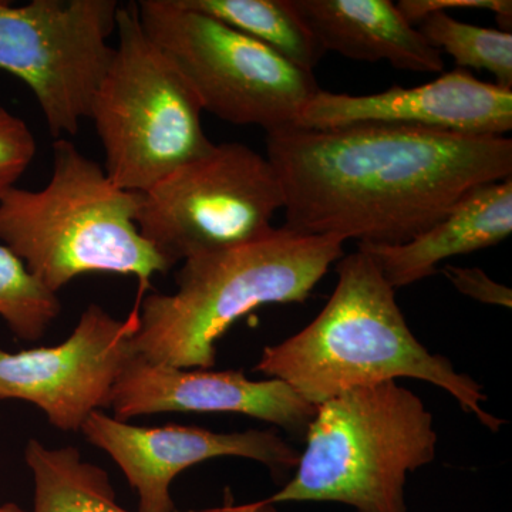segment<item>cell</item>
<instances>
[{
	"label": "cell",
	"instance_id": "19",
	"mask_svg": "<svg viewBox=\"0 0 512 512\" xmlns=\"http://www.w3.org/2000/svg\"><path fill=\"white\" fill-rule=\"evenodd\" d=\"M62 313V303L25 264L0 244V318L25 342H37Z\"/></svg>",
	"mask_w": 512,
	"mask_h": 512
},
{
	"label": "cell",
	"instance_id": "13",
	"mask_svg": "<svg viewBox=\"0 0 512 512\" xmlns=\"http://www.w3.org/2000/svg\"><path fill=\"white\" fill-rule=\"evenodd\" d=\"M356 124L504 136L512 130V89L481 82L464 69L443 73L421 86H393L366 96L320 89L303 107L295 127L329 130Z\"/></svg>",
	"mask_w": 512,
	"mask_h": 512
},
{
	"label": "cell",
	"instance_id": "20",
	"mask_svg": "<svg viewBox=\"0 0 512 512\" xmlns=\"http://www.w3.org/2000/svg\"><path fill=\"white\" fill-rule=\"evenodd\" d=\"M36 150V138L26 121L0 106V197L16 187Z\"/></svg>",
	"mask_w": 512,
	"mask_h": 512
},
{
	"label": "cell",
	"instance_id": "23",
	"mask_svg": "<svg viewBox=\"0 0 512 512\" xmlns=\"http://www.w3.org/2000/svg\"><path fill=\"white\" fill-rule=\"evenodd\" d=\"M210 512H278L276 511L275 504H272L271 501L264 500L258 501V503H251L245 505H235L232 503V498L229 497V491H227V500H225V504L222 507L217 508V510H212Z\"/></svg>",
	"mask_w": 512,
	"mask_h": 512
},
{
	"label": "cell",
	"instance_id": "10",
	"mask_svg": "<svg viewBox=\"0 0 512 512\" xmlns=\"http://www.w3.org/2000/svg\"><path fill=\"white\" fill-rule=\"evenodd\" d=\"M138 305L119 320L92 303L59 345L19 353L0 349V399L39 407L57 430H82L90 414L110 407L114 384L136 353L131 340Z\"/></svg>",
	"mask_w": 512,
	"mask_h": 512
},
{
	"label": "cell",
	"instance_id": "11",
	"mask_svg": "<svg viewBox=\"0 0 512 512\" xmlns=\"http://www.w3.org/2000/svg\"><path fill=\"white\" fill-rule=\"evenodd\" d=\"M80 431L123 471L137 493L138 512H174V478L211 458H248L272 470L296 468L299 461V451L274 430L215 433L180 424L131 426L97 410Z\"/></svg>",
	"mask_w": 512,
	"mask_h": 512
},
{
	"label": "cell",
	"instance_id": "25",
	"mask_svg": "<svg viewBox=\"0 0 512 512\" xmlns=\"http://www.w3.org/2000/svg\"><path fill=\"white\" fill-rule=\"evenodd\" d=\"M0 512H6V505H3V507H0Z\"/></svg>",
	"mask_w": 512,
	"mask_h": 512
},
{
	"label": "cell",
	"instance_id": "1",
	"mask_svg": "<svg viewBox=\"0 0 512 512\" xmlns=\"http://www.w3.org/2000/svg\"><path fill=\"white\" fill-rule=\"evenodd\" d=\"M285 228L399 245L481 185L512 177V140L394 124L266 133Z\"/></svg>",
	"mask_w": 512,
	"mask_h": 512
},
{
	"label": "cell",
	"instance_id": "2",
	"mask_svg": "<svg viewBox=\"0 0 512 512\" xmlns=\"http://www.w3.org/2000/svg\"><path fill=\"white\" fill-rule=\"evenodd\" d=\"M336 272L338 285L325 308L301 332L266 346L255 370L282 380L315 407L356 387L423 380L450 393L488 429L500 430L504 420L481 406L483 386L421 345L397 305L396 289L366 252L343 255Z\"/></svg>",
	"mask_w": 512,
	"mask_h": 512
},
{
	"label": "cell",
	"instance_id": "9",
	"mask_svg": "<svg viewBox=\"0 0 512 512\" xmlns=\"http://www.w3.org/2000/svg\"><path fill=\"white\" fill-rule=\"evenodd\" d=\"M117 0H0V70L32 90L50 134H77L113 59Z\"/></svg>",
	"mask_w": 512,
	"mask_h": 512
},
{
	"label": "cell",
	"instance_id": "7",
	"mask_svg": "<svg viewBox=\"0 0 512 512\" xmlns=\"http://www.w3.org/2000/svg\"><path fill=\"white\" fill-rule=\"evenodd\" d=\"M136 5L144 32L190 83L202 110L222 121L266 133L295 127L320 92L315 74L184 0Z\"/></svg>",
	"mask_w": 512,
	"mask_h": 512
},
{
	"label": "cell",
	"instance_id": "4",
	"mask_svg": "<svg viewBox=\"0 0 512 512\" xmlns=\"http://www.w3.org/2000/svg\"><path fill=\"white\" fill-rule=\"evenodd\" d=\"M138 207V192L117 187L103 165L59 138L46 187L0 197V242L53 293L86 274L134 276L144 289L173 265L141 235Z\"/></svg>",
	"mask_w": 512,
	"mask_h": 512
},
{
	"label": "cell",
	"instance_id": "12",
	"mask_svg": "<svg viewBox=\"0 0 512 512\" xmlns=\"http://www.w3.org/2000/svg\"><path fill=\"white\" fill-rule=\"evenodd\" d=\"M114 419L158 413H235L305 436L316 407L279 379L251 380L239 370L180 369L134 353L111 393Z\"/></svg>",
	"mask_w": 512,
	"mask_h": 512
},
{
	"label": "cell",
	"instance_id": "22",
	"mask_svg": "<svg viewBox=\"0 0 512 512\" xmlns=\"http://www.w3.org/2000/svg\"><path fill=\"white\" fill-rule=\"evenodd\" d=\"M397 8L404 18L416 26L431 12H446L447 9H483L495 13L498 22L511 28L512 3L510 0H402Z\"/></svg>",
	"mask_w": 512,
	"mask_h": 512
},
{
	"label": "cell",
	"instance_id": "15",
	"mask_svg": "<svg viewBox=\"0 0 512 512\" xmlns=\"http://www.w3.org/2000/svg\"><path fill=\"white\" fill-rule=\"evenodd\" d=\"M323 52L400 70L440 73L444 60L390 0H293Z\"/></svg>",
	"mask_w": 512,
	"mask_h": 512
},
{
	"label": "cell",
	"instance_id": "18",
	"mask_svg": "<svg viewBox=\"0 0 512 512\" xmlns=\"http://www.w3.org/2000/svg\"><path fill=\"white\" fill-rule=\"evenodd\" d=\"M426 42L453 57L460 69L490 72L498 86L512 89V35L507 30L481 28L431 12L417 23Z\"/></svg>",
	"mask_w": 512,
	"mask_h": 512
},
{
	"label": "cell",
	"instance_id": "5",
	"mask_svg": "<svg viewBox=\"0 0 512 512\" xmlns=\"http://www.w3.org/2000/svg\"><path fill=\"white\" fill-rule=\"evenodd\" d=\"M433 414L396 382L356 387L316 406L292 480L268 498L407 512V476L433 463Z\"/></svg>",
	"mask_w": 512,
	"mask_h": 512
},
{
	"label": "cell",
	"instance_id": "21",
	"mask_svg": "<svg viewBox=\"0 0 512 512\" xmlns=\"http://www.w3.org/2000/svg\"><path fill=\"white\" fill-rule=\"evenodd\" d=\"M443 274L454 288L468 298L476 299L487 305L503 306L511 308L512 291L507 286L498 284L494 279L485 274L480 268H458L448 265L443 269Z\"/></svg>",
	"mask_w": 512,
	"mask_h": 512
},
{
	"label": "cell",
	"instance_id": "16",
	"mask_svg": "<svg viewBox=\"0 0 512 512\" xmlns=\"http://www.w3.org/2000/svg\"><path fill=\"white\" fill-rule=\"evenodd\" d=\"M25 460L35 483L30 512H130L117 503L107 471L84 461L76 447L47 448L32 439Z\"/></svg>",
	"mask_w": 512,
	"mask_h": 512
},
{
	"label": "cell",
	"instance_id": "24",
	"mask_svg": "<svg viewBox=\"0 0 512 512\" xmlns=\"http://www.w3.org/2000/svg\"><path fill=\"white\" fill-rule=\"evenodd\" d=\"M6 512H30L22 510L19 505L16 504H6Z\"/></svg>",
	"mask_w": 512,
	"mask_h": 512
},
{
	"label": "cell",
	"instance_id": "3",
	"mask_svg": "<svg viewBox=\"0 0 512 512\" xmlns=\"http://www.w3.org/2000/svg\"><path fill=\"white\" fill-rule=\"evenodd\" d=\"M345 241L285 227L239 247L187 259L177 291L150 293L138 305L136 355L180 369H211L217 342L237 320L265 305L303 303Z\"/></svg>",
	"mask_w": 512,
	"mask_h": 512
},
{
	"label": "cell",
	"instance_id": "17",
	"mask_svg": "<svg viewBox=\"0 0 512 512\" xmlns=\"http://www.w3.org/2000/svg\"><path fill=\"white\" fill-rule=\"evenodd\" d=\"M184 3L271 47L306 72L313 73L326 55L293 0H184Z\"/></svg>",
	"mask_w": 512,
	"mask_h": 512
},
{
	"label": "cell",
	"instance_id": "8",
	"mask_svg": "<svg viewBox=\"0 0 512 512\" xmlns=\"http://www.w3.org/2000/svg\"><path fill=\"white\" fill-rule=\"evenodd\" d=\"M279 210L284 192L268 158L222 143L141 192L137 227L174 266L264 237Z\"/></svg>",
	"mask_w": 512,
	"mask_h": 512
},
{
	"label": "cell",
	"instance_id": "14",
	"mask_svg": "<svg viewBox=\"0 0 512 512\" xmlns=\"http://www.w3.org/2000/svg\"><path fill=\"white\" fill-rule=\"evenodd\" d=\"M512 232V177L481 185L436 224L399 245L359 244L392 288L436 275L451 256L494 247Z\"/></svg>",
	"mask_w": 512,
	"mask_h": 512
},
{
	"label": "cell",
	"instance_id": "6",
	"mask_svg": "<svg viewBox=\"0 0 512 512\" xmlns=\"http://www.w3.org/2000/svg\"><path fill=\"white\" fill-rule=\"evenodd\" d=\"M119 45L94 93L89 119L117 187L147 191L214 147L202 127L197 94L147 36L136 2L119 6Z\"/></svg>",
	"mask_w": 512,
	"mask_h": 512
}]
</instances>
